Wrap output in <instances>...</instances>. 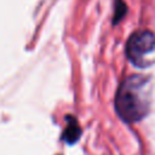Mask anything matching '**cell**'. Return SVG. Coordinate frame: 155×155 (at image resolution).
I'll return each instance as SVG.
<instances>
[{"label":"cell","mask_w":155,"mask_h":155,"mask_svg":"<svg viewBox=\"0 0 155 155\" xmlns=\"http://www.w3.org/2000/svg\"><path fill=\"white\" fill-rule=\"evenodd\" d=\"M149 78L130 75L119 86L115 96V109L125 122H138L149 111Z\"/></svg>","instance_id":"cell-1"},{"label":"cell","mask_w":155,"mask_h":155,"mask_svg":"<svg viewBox=\"0 0 155 155\" xmlns=\"http://www.w3.org/2000/svg\"><path fill=\"white\" fill-rule=\"evenodd\" d=\"M65 120H67V126L64 128L62 138L65 140L67 144L73 145L76 142H79V139L81 137V127H80L76 117L73 115L65 116Z\"/></svg>","instance_id":"cell-3"},{"label":"cell","mask_w":155,"mask_h":155,"mask_svg":"<svg viewBox=\"0 0 155 155\" xmlns=\"http://www.w3.org/2000/svg\"><path fill=\"white\" fill-rule=\"evenodd\" d=\"M155 51V34L150 30H139L133 33L126 44L127 58L133 65L145 68V57Z\"/></svg>","instance_id":"cell-2"},{"label":"cell","mask_w":155,"mask_h":155,"mask_svg":"<svg viewBox=\"0 0 155 155\" xmlns=\"http://www.w3.org/2000/svg\"><path fill=\"white\" fill-rule=\"evenodd\" d=\"M127 13V6L124 0H115L114 1V16H113V24L116 25Z\"/></svg>","instance_id":"cell-4"}]
</instances>
